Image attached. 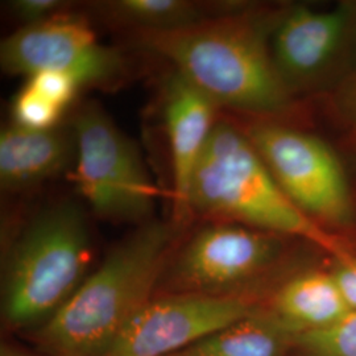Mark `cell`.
<instances>
[{
    "label": "cell",
    "instance_id": "obj_1",
    "mask_svg": "<svg viewBox=\"0 0 356 356\" xmlns=\"http://www.w3.org/2000/svg\"><path fill=\"white\" fill-rule=\"evenodd\" d=\"M279 15L234 11L168 31H136L147 51L216 104L272 122L294 107L292 91L272 57L270 35Z\"/></svg>",
    "mask_w": 356,
    "mask_h": 356
},
{
    "label": "cell",
    "instance_id": "obj_9",
    "mask_svg": "<svg viewBox=\"0 0 356 356\" xmlns=\"http://www.w3.org/2000/svg\"><path fill=\"white\" fill-rule=\"evenodd\" d=\"M254 313V306L238 296L172 293L143 306L106 356L177 355Z\"/></svg>",
    "mask_w": 356,
    "mask_h": 356
},
{
    "label": "cell",
    "instance_id": "obj_17",
    "mask_svg": "<svg viewBox=\"0 0 356 356\" xmlns=\"http://www.w3.org/2000/svg\"><path fill=\"white\" fill-rule=\"evenodd\" d=\"M64 111L26 83L13 99V124L38 131L51 129L57 127Z\"/></svg>",
    "mask_w": 356,
    "mask_h": 356
},
{
    "label": "cell",
    "instance_id": "obj_4",
    "mask_svg": "<svg viewBox=\"0 0 356 356\" xmlns=\"http://www.w3.org/2000/svg\"><path fill=\"white\" fill-rule=\"evenodd\" d=\"M91 257L88 219L63 201L35 216L19 235L3 277V317L15 329L45 325L86 279Z\"/></svg>",
    "mask_w": 356,
    "mask_h": 356
},
{
    "label": "cell",
    "instance_id": "obj_5",
    "mask_svg": "<svg viewBox=\"0 0 356 356\" xmlns=\"http://www.w3.org/2000/svg\"><path fill=\"white\" fill-rule=\"evenodd\" d=\"M76 189L95 216L122 223H145L157 191L136 145L95 102L85 103L73 120Z\"/></svg>",
    "mask_w": 356,
    "mask_h": 356
},
{
    "label": "cell",
    "instance_id": "obj_2",
    "mask_svg": "<svg viewBox=\"0 0 356 356\" xmlns=\"http://www.w3.org/2000/svg\"><path fill=\"white\" fill-rule=\"evenodd\" d=\"M178 226L141 223L106 256L40 330L53 356H106L131 318L149 302L173 254Z\"/></svg>",
    "mask_w": 356,
    "mask_h": 356
},
{
    "label": "cell",
    "instance_id": "obj_18",
    "mask_svg": "<svg viewBox=\"0 0 356 356\" xmlns=\"http://www.w3.org/2000/svg\"><path fill=\"white\" fill-rule=\"evenodd\" d=\"M26 83L63 110H66L74 101L78 91L82 88L74 76L54 70L40 72L28 76Z\"/></svg>",
    "mask_w": 356,
    "mask_h": 356
},
{
    "label": "cell",
    "instance_id": "obj_14",
    "mask_svg": "<svg viewBox=\"0 0 356 356\" xmlns=\"http://www.w3.org/2000/svg\"><path fill=\"white\" fill-rule=\"evenodd\" d=\"M293 335L275 314L254 313L173 356H282Z\"/></svg>",
    "mask_w": 356,
    "mask_h": 356
},
{
    "label": "cell",
    "instance_id": "obj_6",
    "mask_svg": "<svg viewBox=\"0 0 356 356\" xmlns=\"http://www.w3.org/2000/svg\"><path fill=\"white\" fill-rule=\"evenodd\" d=\"M281 189L306 216L326 229L354 219V202L341 160L317 136L275 122L244 131Z\"/></svg>",
    "mask_w": 356,
    "mask_h": 356
},
{
    "label": "cell",
    "instance_id": "obj_12",
    "mask_svg": "<svg viewBox=\"0 0 356 356\" xmlns=\"http://www.w3.org/2000/svg\"><path fill=\"white\" fill-rule=\"evenodd\" d=\"M74 132L8 126L0 134V184L24 191L63 173L76 156Z\"/></svg>",
    "mask_w": 356,
    "mask_h": 356
},
{
    "label": "cell",
    "instance_id": "obj_16",
    "mask_svg": "<svg viewBox=\"0 0 356 356\" xmlns=\"http://www.w3.org/2000/svg\"><path fill=\"white\" fill-rule=\"evenodd\" d=\"M300 356H356V310L338 323L293 335Z\"/></svg>",
    "mask_w": 356,
    "mask_h": 356
},
{
    "label": "cell",
    "instance_id": "obj_8",
    "mask_svg": "<svg viewBox=\"0 0 356 356\" xmlns=\"http://www.w3.org/2000/svg\"><path fill=\"white\" fill-rule=\"evenodd\" d=\"M0 63L6 73L26 78L47 70L63 72L82 88L111 85L124 73L122 56L101 44L85 20L66 13L4 38Z\"/></svg>",
    "mask_w": 356,
    "mask_h": 356
},
{
    "label": "cell",
    "instance_id": "obj_15",
    "mask_svg": "<svg viewBox=\"0 0 356 356\" xmlns=\"http://www.w3.org/2000/svg\"><path fill=\"white\" fill-rule=\"evenodd\" d=\"M106 8L114 19L136 31H168L207 17L204 6L189 0H116Z\"/></svg>",
    "mask_w": 356,
    "mask_h": 356
},
{
    "label": "cell",
    "instance_id": "obj_7",
    "mask_svg": "<svg viewBox=\"0 0 356 356\" xmlns=\"http://www.w3.org/2000/svg\"><path fill=\"white\" fill-rule=\"evenodd\" d=\"M281 248L279 235L213 222L198 229L169 261L166 285L173 294L235 296L231 291L264 273Z\"/></svg>",
    "mask_w": 356,
    "mask_h": 356
},
{
    "label": "cell",
    "instance_id": "obj_20",
    "mask_svg": "<svg viewBox=\"0 0 356 356\" xmlns=\"http://www.w3.org/2000/svg\"><path fill=\"white\" fill-rule=\"evenodd\" d=\"M335 281L343 294L347 305L353 312L356 310V256L347 261H338L332 270Z\"/></svg>",
    "mask_w": 356,
    "mask_h": 356
},
{
    "label": "cell",
    "instance_id": "obj_3",
    "mask_svg": "<svg viewBox=\"0 0 356 356\" xmlns=\"http://www.w3.org/2000/svg\"><path fill=\"white\" fill-rule=\"evenodd\" d=\"M189 210L213 222L304 239L338 261L355 256L339 235L293 204L247 134L223 120H218L193 173Z\"/></svg>",
    "mask_w": 356,
    "mask_h": 356
},
{
    "label": "cell",
    "instance_id": "obj_19",
    "mask_svg": "<svg viewBox=\"0 0 356 356\" xmlns=\"http://www.w3.org/2000/svg\"><path fill=\"white\" fill-rule=\"evenodd\" d=\"M67 7L70 6L63 0H13L10 3L13 16L24 26L38 24L63 15Z\"/></svg>",
    "mask_w": 356,
    "mask_h": 356
},
{
    "label": "cell",
    "instance_id": "obj_22",
    "mask_svg": "<svg viewBox=\"0 0 356 356\" xmlns=\"http://www.w3.org/2000/svg\"><path fill=\"white\" fill-rule=\"evenodd\" d=\"M1 356H31L26 355V354H20V353H16V351H13V350H3V353H1Z\"/></svg>",
    "mask_w": 356,
    "mask_h": 356
},
{
    "label": "cell",
    "instance_id": "obj_11",
    "mask_svg": "<svg viewBox=\"0 0 356 356\" xmlns=\"http://www.w3.org/2000/svg\"><path fill=\"white\" fill-rule=\"evenodd\" d=\"M218 107L176 72L166 82L164 118L173 170L175 223L191 216V177L218 120Z\"/></svg>",
    "mask_w": 356,
    "mask_h": 356
},
{
    "label": "cell",
    "instance_id": "obj_21",
    "mask_svg": "<svg viewBox=\"0 0 356 356\" xmlns=\"http://www.w3.org/2000/svg\"><path fill=\"white\" fill-rule=\"evenodd\" d=\"M338 108L344 120L356 129V67L338 92Z\"/></svg>",
    "mask_w": 356,
    "mask_h": 356
},
{
    "label": "cell",
    "instance_id": "obj_13",
    "mask_svg": "<svg viewBox=\"0 0 356 356\" xmlns=\"http://www.w3.org/2000/svg\"><path fill=\"white\" fill-rule=\"evenodd\" d=\"M351 312L332 272L297 275L282 284L273 297V314L294 334L329 327Z\"/></svg>",
    "mask_w": 356,
    "mask_h": 356
},
{
    "label": "cell",
    "instance_id": "obj_10",
    "mask_svg": "<svg viewBox=\"0 0 356 356\" xmlns=\"http://www.w3.org/2000/svg\"><path fill=\"white\" fill-rule=\"evenodd\" d=\"M355 26L356 6L350 3L327 10L296 6L279 15L270 35V51L293 95L318 85L330 74Z\"/></svg>",
    "mask_w": 356,
    "mask_h": 356
}]
</instances>
